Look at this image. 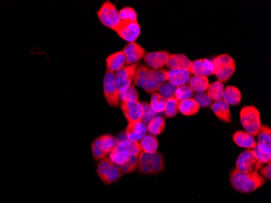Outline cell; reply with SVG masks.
Instances as JSON below:
<instances>
[{
  "label": "cell",
  "instance_id": "6da1fadb",
  "mask_svg": "<svg viewBox=\"0 0 271 203\" xmlns=\"http://www.w3.org/2000/svg\"><path fill=\"white\" fill-rule=\"evenodd\" d=\"M167 69L153 70L146 65H139L134 76V85L153 95L157 92L163 83L167 81Z\"/></svg>",
  "mask_w": 271,
  "mask_h": 203
},
{
  "label": "cell",
  "instance_id": "7a4b0ae2",
  "mask_svg": "<svg viewBox=\"0 0 271 203\" xmlns=\"http://www.w3.org/2000/svg\"><path fill=\"white\" fill-rule=\"evenodd\" d=\"M230 183L236 191L250 193L262 187L265 179L258 172H242L235 168L231 172Z\"/></svg>",
  "mask_w": 271,
  "mask_h": 203
},
{
  "label": "cell",
  "instance_id": "3957f363",
  "mask_svg": "<svg viewBox=\"0 0 271 203\" xmlns=\"http://www.w3.org/2000/svg\"><path fill=\"white\" fill-rule=\"evenodd\" d=\"M138 159V168L140 173L157 174L165 169L164 157L157 152L151 154L141 152Z\"/></svg>",
  "mask_w": 271,
  "mask_h": 203
},
{
  "label": "cell",
  "instance_id": "277c9868",
  "mask_svg": "<svg viewBox=\"0 0 271 203\" xmlns=\"http://www.w3.org/2000/svg\"><path fill=\"white\" fill-rule=\"evenodd\" d=\"M240 123L244 130L252 136H258L260 128L262 126L261 114L254 106H245L240 110Z\"/></svg>",
  "mask_w": 271,
  "mask_h": 203
},
{
  "label": "cell",
  "instance_id": "5b68a950",
  "mask_svg": "<svg viewBox=\"0 0 271 203\" xmlns=\"http://www.w3.org/2000/svg\"><path fill=\"white\" fill-rule=\"evenodd\" d=\"M118 144L117 138L110 134H104L97 138L91 143V150L95 160L106 158Z\"/></svg>",
  "mask_w": 271,
  "mask_h": 203
},
{
  "label": "cell",
  "instance_id": "8992f818",
  "mask_svg": "<svg viewBox=\"0 0 271 203\" xmlns=\"http://www.w3.org/2000/svg\"><path fill=\"white\" fill-rule=\"evenodd\" d=\"M97 174L106 186L118 182L123 176V172L106 157L101 160L98 164Z\"/></svg>",
  "mask_w": 271,
  "mask_h": 203
},
{
  "label": "cell",
  "instance_id": "52a82bcc",
  "mask_svg": "<svg viewBox=\"0 0 271 203\" xmlns=\"http://www.w3.org/2000/svg\"><path fill=\"white\" fill-rule=\"evenodd\" d=\"M97 16L103 26L112 30H114L121 22L116 4L110 1H105L102 4L99 10L97 12Z\"/></svg>",
  "mask_w": 271,
  "mask_h": 203
},
{
  "label": "cell",
  "instance_id": "ba28073f",
  "mask_svg": "<svg viewBox=\"0 0 271 203\" xmlns=\"http://www.w3.org/2000/svg\"><path fill=\"white\" fill-rule=\"evenodd\" d=\"M108 158L123 173H131L138 168V159L125 152L113 149Z\"/></svg>",
  "mask_w": 271,
  "mask_h": 203
},
{
  "label": "cell",
  "instance_id": "9c48e42d",
  "mask_svg": "<svg viewBox=\"0 0 271 203\" xmlns=\"http://www.w3.org/2000/svg\"><path fill=\"white\" fill-rule=\"evenodd\" d=\"M264 164L260 162L253 150H246L238 156L236 169L242 172H258Z\"/></svg>",
  "mask_w": 271,
  "mask_h": 203
},
{
  "label": "cell",
  "instance_id": "30bf717a",
  "mask_svg": "<svg viewBox=\"0 0 271 203\" xmlns=\"http://www.w3.org/2000/svg\"><path fill=\"white\" fill-rule=\"evenodd\" d=\"M138 67V63H134L132 65L124 66L114 73L115 83L120 95L125 89L132 86L134 76Z\"/></svg>",
  "mask_w": 271,
  "mask_h": 203
},
{
  "label": "cell",
  "instance_id": "8fae6325",
  "mask_svg": "<svg viewBox=\"0 0 271 203\" xmlns=\"http://www.w3.org/2000/svg\"><path fill=\"white\" fill-rule=\"evenodd\" d=\"M103 92L105 99L110 107H118L120 103V98L115 83L114 73L106 72L103 78Z\"/></svg>",
  "mask_w": 271,
  "mask_h": 203
},
{
  "label": "cell",
  "instance_id": "7c38bea8",
  "mask_svg": "<svg viewBox=\"0 0 271 203\" xmlns=\"http://www.w3.org/2000/svg\"><path fill=\"white\" fill-rule=\"evenodd\" d=\"M114 31L124 41L134 42L139 38L141 34V26L137 21H121Z\"/></svg>",
  "mask_w": 271,
  "mask_h": 203
},
{
  "label": "cell",
  "instance_id": "4fadbf2b",
  "mask_svg": "<svg viewBox=\"0 0 271 203\" xmlns=\"http://www.w3.org/2000/svg\"><path fill=\"white\" fill-rule=\"evenodd\" d=\"M120 107L122 109L124 117L129 123L142 121L143 117V107L139 101L131 100L121 102Z\"/></svg>",
  "mask_w": 271,
  "mask_h": 203
},
{
  "label": "cell",
  "instance_id": "5bb4252c",
  "mask_svg": "<svg viewBox=\"0 0 271 203\" xmlns=\"http://www.w3.org/2000/svg\"><path fill=\"white\" fill-rule=\"evenodd\" d=\"M123 52L125 56L127 65L138 63L146 55V50L136 41L127 44L123 50Z\"/></svg>",
  "mask_w": 271,
  "mask_h": 203
},
{
  "label": "cell",
  "instance_id": "9a60e30c",
  "mask_svg": "<svg viewBox=\"0 0 271 203\" xmlns=\"http://www.w3.org/2000/svg\"><path fill=\"white\" fill-rule=\"evenodd\" d=\"M171 54L167 51H160V52H150L146 54L144 57L148 67L153 70H160L167 64Z\"/></svg>",
  "mask_w": 271,
  "mask_h": 203
},
{
  "label": "cell",
  "instance_id": "2e32d148",
  "mask_svg": "<svg viewBox=\"0 0 271 203\" xmlns=\"http://www.w3.org/2000/svg\"><path fill=\"white\" fill-rule=\"evenodd\" d=\"M189 72L191 74H194L195 76H204V77H208L209 76L214 74V65H213L212 61L210 59H196L192 62Z\"/></svg>",
  "mask_w": 271,
  "mask_h": 203
},
{
  "label": "cell",
  "instance_id": "e0dca14e",
  "mask_svg": "<svg viewBox=\"0 0 271 203\" xmlns=\"http://www.w3.org/2000/svg\"><path fill=\"white\" fill-rule=\"evenodd\" d=\"M191 78V73L186 69H170L167 73V81L175 87L187 85Z\"/></svg>",
  "mask_w": 271,
  "mask_h": 203
},
{
  "label": "cell",
  "instance_id": "ac0fdd59",
  "mask_svg": "<svg viewBox=\"0 0 271 203\" xmlns=\"http://www.w3.org/2000/svg\"><path fill=\"white\" fill-rule=\"evenodd\" d=\"M146 133H147L146 124L142 121L129 123L125 130L126 138L134 142H139L143 137L146 136Z\"/></svg>",
  "mask_w": 271,
  "mask_h": 203
},
{
  "label": "cell",
  "instance_id": "d6986e66",
  "mask_svg": "<svg viewBox=\"0 0 271 203\" xmlns=\"http://www.w3.org/2000/svg\"><path fill=\"white\" fill-rule=\"evenodd\" d=\"M256 150L271 155V128L262 125L258 134Z\"/></svg>",
  "mask_w": 271,
  "mask_h": 203
},
{
  "label": "cell",
  "instance_id": "ffe728a7",
  "mask_svg": "<svg viewBox=\"0 0 271 203\" xmlns=\"http://www.w3.org/2000/svg\"><path fill=\"white\" fill-rule=\"evenodd\" d=\"M210 108L221 121L225 123H231L232 121L230 107L223 99L214 102L210 105Z\"/></svg>",
  "mask_w": 271,
  "mask_h": 203
},
{
  "label": "cell",
  "instance_id": "44dd1931",
  "mask_svg": "<svg viewBox=\"0 0 271 203\" xmlns=\"http://www.w3.org/2000/svg\"><path fill=\"white\" fill-rule=\"evenodd\" d=\"M232 139L238 146L247 150H254L257 146V142L254 137L245 131H237L235 132L232 136Z\"/></svg>",
  "mask_w": 271,
  "mask_h": 203
},
{
  "label": "cell",
  "instance_id": "7402d4cb",
  "mask_svg": "<svg viewBox=\"0 0 271 203\" xmlns=\"http://www.w3.org/2000/svg\"><path fill=\"white\" fill-rule=\"evenodd\" d=\"M106 71L116 73L125 66L126 59L123 51L115 52L106 59Z\"/></svg>",
  "mask_w": 271,
  "mask_h": 203
},
{
  "label": "cell",
  "instance_id": "603a6c76",
  "mask_svg": "<svg viewBox=\"0 0 271 203\" xmlns=\"http://www.w3.org/2000/svg\"><path fill=\"white\" fill-rule=\"evenodd\" d=\"M192 65V61L186 55L183 54H173L170 55L168 61H167V69H186L189 70Z\"/></svg>",
  "mask_w": 271,
  "mask_h": 203
},
{
  "label": "cell",
  "instance_id": "cb8c5ba5",
  "mask_svg": "<svg viewBox=\"0 0 271 203\" xmlns=\"http://www.w3.org/2000/svg\"><path fill=\"white\" fill-rule=\"evenodd\" d=\"M115 149L128 153L130 155L137 157V158H138V155L141 154V152H142L139 142L128 140L127 138L118 142V144L115 147Z\"/></svg>",
  "mask_w": 271,
  "mask_h": 203
},
{
  "label": "cell",
  "instance_id": "d4e9b609",
  "mask_svg": "<svg viewBox=\"0 0 271 203\" xmlns=\"http://www.w3.org/2000/svg\"><path fill=\"white\" fill-rule=\"evenodd\" d=\"M222 99L228 105L237 106L241 102V92H240V89H238L237 87L233 86V85H228L224 89L223 98H222Z\"/></svg>",
  "mask_w": 271,
  "mask_h": 203
},
{
  "label": "cell",
  "instance_id": "484cf974",
  "mask_svg": "<svg viewBox=\"0 0 271 203\" xmlns=\"http://www.w3.org/2000/svg\"><path fill=\"white\" fill-rule=\"evenodd\" d=\"M200 108V106L197 103V101L193 98L180 101L179 103V107H178L179 112L187 117H191V116L197 114Z\"/></svg>",
  "mask_w": 271,
  "mask_h": 203
},
{
  "label": "cell",
  "instance_id": "4316f807",
  "mask_svg": "<svg viewBox=\"0 0 271 203\" xmlns=\"http://www.w3.org/2000/svg\"><path fill=\"white\" fill-rule=\"evenodd\" d=\"M189 86H190L193 93L200 94L205 93L208 89L209 82L208 77L204 76H193L189 80Z\"/></svg>",
  "mask_w": 271,
  "mask_h": 203
},
{
  "label": "cell",
  "instance_id": "83f0119b",
  "mask_svg": "<svg viewBox=\"0 0 271 203\" xmlns=\"http://www.w3.org/2000/svg\"><path fill=\"white\" fill-rule=\"evenodd\" d=\"M165 119L162 117H156V116L153 118H152L147 123V125H146L147 132H149V134L153 135L154 137L163 133V131L165 129Z\"/></svg>",
  "mask_w": 271,
  "mask_h": 203
},
{
  "label": "cell",
  "instance_id": "f1b7e54d",
  "mask_svg": "<svg viewBox=\"0 0 271 203\" xmlns=\"http://www.w3.org/2000/svg\"><path fill=\"white\" fill-rule=\"evenodd\" d=\"M139 143L142 151L144 153H148V154L157 152L159 146H160L157 138L151 134H146V136L143 137Z\"/></svg>",
  "mask_w": 271,
  "mask_h": 203
},
{
  "label": "cell",
  "instance_id": "f546056e",
  "mask_svg": "<svg viewBox=\"0 0 271 203\" xmlns=\"http://www.w3.org/2000/svg\"><path fill=\"white\" fill-rule=\"evenodd\" d=\"M224 89L225 88L222 82L218 81H214L212 84L209 85L207 94L210 100L217 102L223 98Z\"/></svg>",
  "mask_w": 271,
  "mask_h": 203
},
{
  "label": "cell",
  "instance_id": "4dcf8cb0",
  "mask_svg": "<svg viewBox=\"0 0 271 203\" xmlns=\"http://www.w3.org/2000/svg\"><path fill=\"white\" fill-rule=\"evenodd\" d=\"M150 106L155 113L164 112L167 106V99H164L160 94L153 93L150 100Z\"/></svg>",
  "mask_w": 271,
  "mask_h": 203
},
{
  "label": "cell",
  "instance_id": "1f68e13d",
  "mask_svg": "<svg viewBox=\"0 0 271 203\" xmlns=\"http://www.w3.org/2000/svg\"><path fill=\"white\" fill-rule=\"evenodd\" d=\"M212 63L213 65H214V73L218 71V69L236 63L234 59H232L230 55H228V54L218 55L213 59Z\"/></svg>",
  "mask_w": 271,
  "mask_h": 203
},
{
  "label": "cell",
  "instance_id": "d6a6232c",
  "mask_svg": "<svg viewBox=\"0 0 271 203\" xmlns=\"http://www.w3.org/2000/svg\"><path fill=\"white\" fill-rule=\"evenodd\" d=\"M235 72H236V63L218 69V71L214 73V74L218 78V81L223 83L230 79Z\"/></svg>",
  "mask_w": 271,
  "mask_h": 203
},
{
  "label": "cell",
  "instance_id": "836d02e7",
  "mask_svg": "<svg viewBox=\"0 0 271 203\" xmlns=\"http://www.w3.org/2000/svg\"><path fill=\"white\" fill-rule=\"evenodd\" d=\"M179 101L175 99V97H171L170 99H167V106H166L164 114L167 118H172L176 117L178 114V107H179Z\"/></svg>",
  "mask_w": 271,
  "mask_h": 203
},
{
  "label": "cell",
  "instance_id": "e575fe53",
  "mask_svg": "<svg viewBox=\"0 0 271 203\" xmlns=\"http://www.w3.org/2000/svg\"><path fill=\"white\" fill-rule=\"evenodd\" d=\"M193 91L191 89L189 85H182V86L176 87L175 89V97L177 100L180 102V101L185 100V99H191L193 98Z\"/></svg>",
  "mask_w": 271,
  "mask_h": 203
},
{
  "label": "cell",
  "instance_id": "d590c367",
  "mask_svg": "<svg viewBox=\"0 0 271 203\" xmlns=\"http://www.w3.org/2000/svg\"><path fill=\"white\" fill-rule=\"evenodd\" d=\"M120 20L121 21H137L138 20V13L134 8L131 7H124L119 12Z\"/></svg>",
  "mask_w": 271,
  "mask_h": 203
},
{
  "label": "cell",
  "instance_id": "8d00e7d4",
  "mask_svg": "<svg viewBox=\"0 0 271 203\" xmlns=\"http://www.w3.org/2000/svg\"><path fill=\"white\" fill-rule=\"evenodd\" d=\"M120 101L121 102H127V101L139 100V95L138 91L134 86H130L125 89L124 92L120 95Z\"/></svg>",
  "mask_w": 271,
  "mask_h": 203
},
{
  "label": "cell",
  "instance_id": "74e56055",
  "mask_svg": "<svg viewBox=\"0 0 271 203\" xmlns=\"http://www.w3.org/2000/svg\"><path fill=\"white\" fill-rule=\"evenodd\" d=\"M175 89H176V87L173 86L168 82H164L160 85L157 91H159V94L162 95L164 99H168L171 97H174Z\"/></svg>",
  "mask_w": 271,
  "mask_h": 203
},
{
  "label": "cell",
  "instance_id": "f35d334b",
  "mask_svg": "<svg viewBox=\"0 0 271 203\" xmlns=\"http://www.w3.org/2000/svg\"><path fill=\"white\" fill-rule=\"evenodd\" d=\"M142 105L143 107V117H142V121L145 124H147L152 118L155 117L156 113L147 102H143Z\"/></svg>",
  "mask_w": 271,
  "mask_h": 203
},
{
  "label": "cell",
  "instance_id": "ab89813d",
  "mask_svg": "<svg viewBox=\"0 0 271 203\" xmlns=\"http://www.w3.org/2000/svg\"><path fill=\"white\" fill-rule=\"evenodd\" d=\"M194 99L197 101L200 107H208L212 104V101L210 100L207 93L197 94Z\"/></svg>",
  "mask_w": 271,
  "mask_h": 203
},
{
  "label": "cell",
  "instance_id": "60d3db41",
  "mask_svg": "<svg viewBox=\"0 0 271 203\" xmlns=\"http://www.w3.org/2000/svg\"><path fill=\"white\" fill-rule=\"evenodd\" d=\"M270 163H269V164H267V165L265 166V167L261 168V169H260V173H261V176H263L264 178H267L268 179H270Z\"/></svg>",
  "mask_w": 271,
  "mask_h": 203
}]
</instances>
